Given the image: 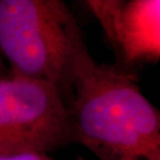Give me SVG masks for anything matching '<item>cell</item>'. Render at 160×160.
<instances>
[{
	"mask_svg": "<svg viewBox=\"0 0 160 160\" xmlns=\"http://www.w3.org/2000/svg\"><path fill=\"white\" fill-rule=\"evenodd\" d=\"M76 143L100 160H160V113L132 70L92 62L70 104Z\"/></svg>",
	"mask_w": 160,
	"mask_h": 160,
	"instance_id": "cell-1",
	"label": "cell"
},
{
	"mask_svg": "<svg viewBox=\"0 0 160 160\" xmlns=\"http://www.w3.org/2000/svg\"><path fill=\"white\" fill-rule=\"evenodd\" d=\"M0 160H54L47 153L39 152H18L0 153Z\"/></svg>",
	"mask_w": 160,
	"mask_h": 160,
	"instance_id": "cell-5",
	"label": "cell"
},
{
	"mask_svg": "<svg viewBox=\"0 0 160 160\" xmlns=\"http://www.w3.org/2000/svg\"><path fill=\"white\" fill-rule=\"evenodd\" d=\"M76 143L69 105L53 86L0 78V153H47Z\"/></svg>",
	"mask_w": 160,
	"mask_h": 160,
	"instance_id": "cell-3",
	"label": "cell"
},
{
	"mask_svg": "<svg viewBox=\"0 0 160 160\" xmlns=\"http://www.w3.org/2000/svg\"><path fill=\"white\" fill-rule=\"evenodd\" d=\"M85 5L100 22L118 57L129 70L158 62L160 57L159 0H89Z\"/></svg>",
	"mask_w": 160,
	"mask_h": 160,
	"instance_id": "cell-4",
	"label": "cell"
},
{
	"mask_svg": "<svg viewBox=\"0 0 160 160\" xmlns=\"http://www.w3.org/2000/svg\"><path fill=\"white\" fill-rule=\"evenodd\" d=\"M0 57L11 76L53 86L69 106L94 62L77 20L59 0H0Z\"/></svg>",
	"mask_w": 160,
	"mask_h": 160,
	"instance_id": "cell-2",
	"label": "cell"
}]
</instances>
